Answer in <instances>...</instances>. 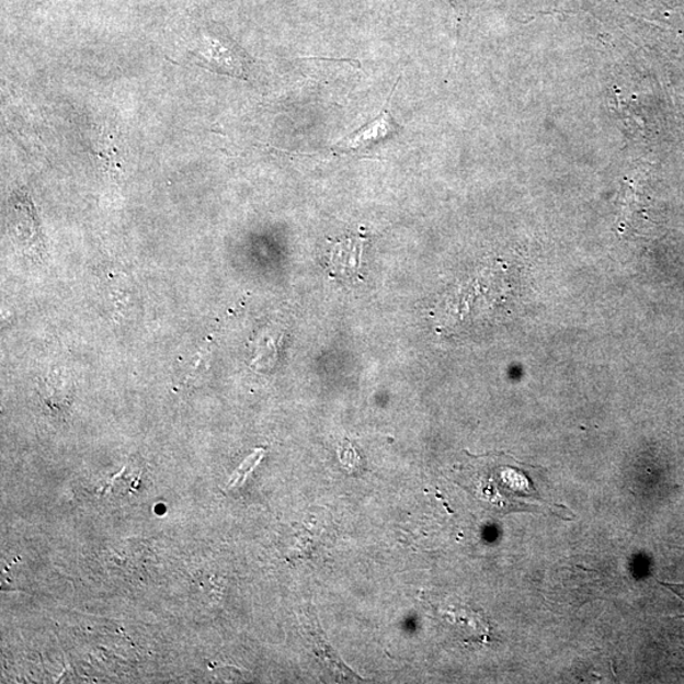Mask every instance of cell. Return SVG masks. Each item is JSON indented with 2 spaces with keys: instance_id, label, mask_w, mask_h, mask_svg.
<instances>
[{
  "instance_id": "7a4b0ae2",
  "label": "cell",
  "mask_w": 684,
  "mask_h": 684,
  "mask_svg": "<svg viewBox=\"0 0 684 684\" xmlns=\"http://www.w3.org/2000/svg\"><path fill=\"white\" fill-rule=\"evenodd\" d=\"M399 126L396 124L388 111L381 112L377 118L369 122L356 133L349 135L341 140L337 148L341 151L360 150L368 148L373 144L386 140V138L397 134Z\"/></svg>"
},
{
  "instance_id": "6da1fadb",
  "label": "cell",
  "mask_w": 684,
  "mask_h": 684,
  "mask_svg": "<svg viewBox=\"0 0 684 684\" xmlns=\"http://www.w3.org/2000/svg\"><path fill=\"white\" fill-rule=\"evenodd\" d=\"M467 469H464L461 486L475 495L486 509L501 515L511 512H536L542 508H556L542 499L537 493L533 479L523 464L510 456L485 455V458H475Z\"/></svg>"
},
{
  "instance_id": "3957f363",
  "label": "cell",
  "mask_w": 684,
  "mask_h": 684,
  "mask_svg": "<svg viewBox=\"0 0 684 684\" xmlns=\"http://www.w3.org/2000/svg\"><path fill=\"white\" fill-rule=\"evenodd\" d=\"M263 455L264 451L259 449L254 454L249 456V458L241 464V467L232 476L231 482L227 486L228 490H236V488H239L243 482H246L251 471L254 470L260 460L263 459Z\"/></svg>"
}]
</instances>
